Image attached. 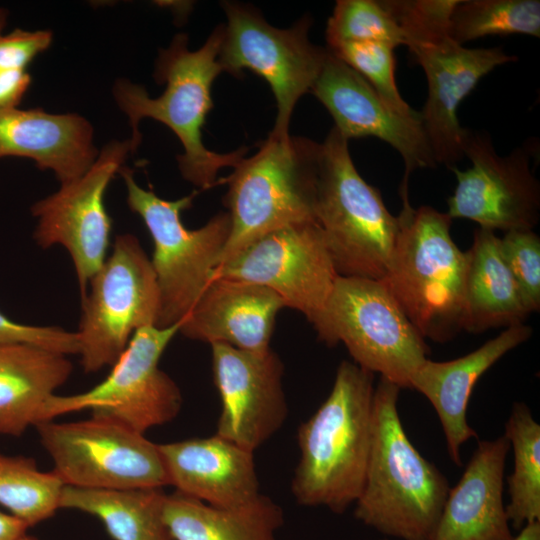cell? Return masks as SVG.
Returning <instances> with one entry per match:
<instances>
[{
	"label": "cell",
	"mask_w": 540,
	"mask_h": 540,
	"mask_svg": "<svg viewBox=\"0 0 540 540\" xmlns=\"http://www.w3.org/2000/svg\"><path fill=\"white\" fill-rule=\"evenodd\" d=\"M224 36V24L217 26L198 50L188 49L186 34H177L168 48L161 50L156 61L154 77L166 84L157 98L148 95L141 85L126 79L116 82L113 93L119 108L129 118L130 139L135 151L141 141L138 125L143 118L155 119L177 136L184 152L177 157L181 175L201 190L219 183L218 172L234 168L247 153L242 147L220 154L209 150L202 141V127L213 108L211 87L224 72L219 54Z\"/></svg>",
	"instance_id": "6da1fadb"
},
{
	"label": "cell",
	"mask_w": 540,
	"mask_h": 540,
	"mask_svg": "<svg viewBox=\"0 0 540 540\" xmlns=\"http://www.w3.org/2000/svg\"><path fill=\"white\" fill-rule=\"evenodd\" d=\"M400 387L380 377L365 481L355 517L402 540H432L450 490L442 472L408 438L399 417Z\"/></svg>",
	"instance_id": "7a4b0ae2"
},
{
	"label": "cell",
	"mask_w": 540,
	"mask_h": 540,
	"mask_svg": "<svg viewBox=\"0 0 540 540\" xmlns=\"http://www.w3.org/2000/svg\"><path fill=\"white\" fill-rule=\"evenodd\" d=\"M373 375L342 361L330 394L299 426L291 490L300 505L343 513L360 496L372 443Z\"/></svg>",
	"instance_id": "3957f363"
},
{
	"label": "cell",
	"mask_w": 540,
	"mask_h": 540,
	"mask_svg": "<svg viewBox=\"0 0 540 540\" xmlns=\"http://www.w3.org/2000/svg\"><path fill=\"white\" fill-rule=\"evenodd\" d=\"M404 34V46L423 69L428 85L421 122L436 165L449 169L464 157L465 128L458 108L496 67L516 61L501 47L467 48L449 33L459 0H382Z\"/></svg>",
	"instance_id": "277c9868"
},
{
	"label": "cell",
	"mask_w": 540,
	"mask_h": 540,
	"mask_svg": "<svg viewBox=\"0 0 540 540\" xmlns=\"http://www.w3.org/2000/svg\"><path fill=\"white\" fill-rule=\"evenodd\" d=\"M399 232L380 279L420 335L446 343L463 331L466 253L452 218L431 206L402 208Z\"/></svg>",
	"instance_id": "5b68a950"
},
{
	"label": "cell",
	"mask_w": 540,
	"mask_h": 540,
	"mask_svg": "<svg viewBox=\"0 0 540 540\" xmlns=\"http://www.w3.org/2000/svg\"><path fill=\"white\" fill-rule=\"evenodd\" d=\"M320 155L321 143L311 139L268 136L256 154L222 179L228 184L224 205L231 229L218 266L271 231L316 221Z\"/></svg>",
	"instance_id": "8992f818"
},
{
	"label": "cell",
	"mask_w": 540,
	"mask_h": 540,
	"mask_svg": "<svg viewBox=\"0 0 540 540\" xmlns=\"http://www.w3.org/2000/svg\"><path fill=\"white\" fill-rule=\"evenodd\" d=\"M315 217L339 276H384L399 219L389 212L380 191L361 177L348 140L334 127L321 143Z\"/></svg>",
	"instance_id": "52a82bcc"
},
{
	"label": "cell",
	"mask_w": 540,
	"mask_h": 540,
	"mask_svg": "<svg viewBox=\"0 0 540 540\" xmlns=\"http://www.w3.org/2000/svg\"><path fill=\"white\" fill-rule=\"evenodd\" d=\"M119 172L127 188L128 206L142 218L153 241L151 264L160 296L156 327L180 325L213 279L230 234V216L219 212L202 227L188 229L181 214L192 205L197 190L177 200H165L140 187L129 168Z\"/></svg>",
	"instance_id": "ba28073f"
},
{
	"label": "cell",
	"mask_w": 540,
	"mask_h": 540,
	"mask_svg": "<svg viewBox=\"0 0 540 540\" xmlns=\"http://www.w3.org/2000/svg\"><path fill=\"white\" fill-rule=\"evenodd\" d=\"M314 329L320 341L342 342L355 364L400 388L410 389L430 353L381 280L339 276Z\"/></svg>",
	"instance_id": "9c48e42d"
},
{
	"label": "cell",
	"mask_w": 540,
	"mask_h": 540,
	"mask_svg": "<svg viewBox=\"0 0 540 540\" xmlns=\"http://www.w3.org/2000/svg\"><path fill=\"white\" fill-rule=\"evenodd\" d=\"M89 285L82 297L78 354L83 370L94 373L116 363L137 329L157 326L160 296L151 260L131 234L116 236Z\"/></svg>",
	"instance_id": "30bf717a"
},
{
	"label": "cell",
	"mask_w": 540,
	"mask_h": 540,
	"mask_svg": "<svg viewBox=\"0 0 540 540\" xmlns=\"http://www.w3.org/2000/svg\"><path fill=\"white\" fill-rule=\"evenodd\" d=\"M34 427L64 486L126 490L169 485L158 444L119 421L92 415Z\"/></svg>",
	"instance_id": "8fae6325"
},
{
	"label": "cell",
	"mask_w": 540,
	"mask_h": 540,
	"mask_svg": "<svg viewBox=\"0 0 540 540\" xmlns=\"http://www.w3.org/2000/svg\"><path fill=\"white\" fill-rule=\"evenodd\" d=\"M227 17L219 62L235 77L249 69L264 78L275 96L277 116L269 136L289 137V123L298 100L317 80L328 50L313 44L308 32L312 24L304 16L292 27L270 25L254 7L225 1Z\"/></svg>",
	"instance_id": "7c38bea8"
},
{
	"label": "cell",
	"mask_w": 540,
	"mask_h": 540,
	"mask_svg": "<svg viewBox=\"0 0 540 540\" xmlns=\"http://www.w3.org/2000/svg\"><path fill=\"white\" fill-rule=\"evenodd\" d=\"M179 326L137 329L102 382L83 393L55 394L44 407L42 421L90 410L92 415L112 418L144 434L173 420L181 410L182 394L159 368V361Z\"/></svg>",
	"instance_id": "4fadbf2b"
},
{
	"label": "cell",
	"mask_w": 540,
	"mask_h": 540,
	"mask_svg": "<svg viewBox=\"0 0 540 540\" xmlns=\"http://www.w3.org/2000/svg\"><path fill=\"white\" fill-rule=\"evenodd\" d=\"M242 280L276 293L286 307L319 322L339 277L317 221L271 231L219 265L213 278Z\"/></svg>",
	"instance_id": "5bb4252c"
},
{
	"label": "cell",
	"mask_w": 540,
	"mask_h": 540,
	"mask_svg": "<svg viewBox=\"0 0 540 540\" xmlns=\"http://www.w3.org/2000/svg\"><path fill=\"white\" fill-rule=\"evenodd\" d=\"M132 152L130 139L108 143L85 174L62 183L57 192L31 208L38 218L34 239L42 248L56 244L66 248L74 264L81 298L107 258L112 220L104 205L105 191Z\"/></svg>",
	"instance_id": "9a60e30c"
},
{
	"label": "cell",
	"mask_w": 540,
	"mask_h": 540,
	"mask_svg": "<svg viewBox=\"0 0 540 540\" xmlns=\"http://www.w3.org/2000/svg\"><path fill=\"white\" fill-rule=\"evenodd\" d=\"M464 157L471 167H453L457 184L447 214L492 231L532 230L540 218V184L528 148L500 155L488 132L465 128Z\"/></svg>",
	"instance_id": "2e32d148"
},
{
	"label": "cell",
	"mask_w": 540,
	"mask_h": 540,
	"mask_svg": "<svg viewBox=\"0 0 540 540\" xmlns=\"http://www.w3.org/2000/svg\"><path fill=\"white\" fill-rule=\"evenodd\" d=\"M211 353L221 401L216 435L254 452L287 418L284 365L271 349L250 352L216 343Z\"/></svg>",
	"instance_id": "e0dca14e"
},
{
	"label": "cell",
	"mask_w": 540,
	"mask_h": 540,
	"mask_svg": "<svg viewBox=\"0 0 540 540\" xmlns=\"http://www.w3.org/2000/svg\"><path fill=\"white\" fill-rule=\"evenodd\" d=\"M310 92L331 114L334 128L345 139L376 137L400 154L405 165L400 186L402 207L410 206L411 173L437 166L421 117H404L392 111L362 76L329 51Z\"/></svg>",
	"instance_id": "ac0fdd59"
},
{
	"label": "cell",
	"mask_w": 540,
	"mask_h": 540,
	"mask_svg": "<svg viewBox=\"0 0 540 540\" xmlns=\"http://www.w3.org/2000/svg\"><path fill=\"white\" fill-rule=\"evenodd\" d=\"M284 307L283 300L264 286L215 277L180 323L179 332L210 345L265 352L271 349L275 319Z\"/></svg>",
	"instance_id": "d6986e66"
},
{
	"label": "cell",
	"mask_w": 540,
	"mask_h": 540,
	"mask_svg": "<svg viewBox=\"0 0 540 540\" xmlns=\"http://www.w3.org/2000/svg\"><path fill=\"white\" fill-rule=\"evenodd\" d=\"M169 485L216 507H236L259 494L254 452L218 435L158 444Z\"/></svg>",
	"instance_id": "ffe728a7"
},
{
	"label": "cell",
	"mask_w": 540,
	"mask_h": 540,
	"mask_svg": "<svg viewBox=\"0 0 540 540\" xmlns=\"http://www.w3.org/2000/svg\"><path fill=\"white\" fill-rule=\"evenodd\" d=\"M532 328L519 324L506 328L476 350L449 361L426 359L414 372L410 389L424 395L440 420L447 452L457 466L462 465L460 448L476 431L467 421V407L480 377L506 353L527 341Z\"/></svg>",
	"instance_id": "44dd1931"
},
{
	"label": "cell",
	"mask_w": 540,
	"mask_h": 540,
	"mask_svg": "<svg viewBox=\"0 0 540 540\" xmlns=\"http://www.w3.org/2000/svg\"><path fill=\"white\" fill-rule=\"evenodd\" d=\"M510 449L503 435L478 440L458 483L450 488L432 540H511L503 502Z\"/></svg>",
	"instance_id": "7402d4cb"
},
{
	"label": "cell",
	"mask_w": 540,
	"mask_h": 540,
	"mask_svg": "<svg viewBox=\"0 0 540 540\" xmlns=\"http://www.w3.org/2000/svg\"><path fill=\"white\" fill-rule=\"evenodd\" d=\"M30 158L67 183L85 174L98 151L92 125L78 114H51L42 109L0 110V158Z\"/></svg>",
	"instance_id": "603a6c76"
},
{
	"label": "cell",
	"mask_w": 540,
	"mask_h": 540,
	"mask_svg": "<svg viewBox=\"0 0 540 540\" xmlns=\"http://www.w3.org/2000/svg\"><path fill=\"white\" fill-rule=\"evenodd\" d=\"M66 355L26 344L0 345V434L21 436L72 372Z\"/></svg>",
	"instance_id": "cb8c5ba5"
},
{
	"label": "cell",
	"mask_w": 540,
	"mask_h": 540,
	"mask_svg": "<svg viewBox=\"0 0 540 540\" xmlns=\"http://www.w3.org/2000/svg\"><path fill=\"white\" fill-rule=\"evenodd\" d=\"M466 253L463 331L524 324L531 314L500 249L494 231L479 227Z\"/></svg>",
	"instance_id": "d4e9b609"
},
{
	"label": "cell",
	"mask_w": 540,
	"mask_h": 540,
	"mask_svg": "<svg viewBox=\"0 0 540 540\" xmlns=\"http://www.w3.org/2000/svg\"><path fill=\"white\" fill-rule=\"evenodd\" d=\"M163 520L172 540H277L281 507L259 494L236 507H216L178 491L165 495Z\"/></svg>",
	"instance_id": "484cf974"
},
{
	"label": "cell",
	"mask_w": 540,
	"mask_h": 540,
	"mask_svg": "<svg viewBox=\"0 0 540 540\" xmlns=\"http://www.w3.org/2000/svg\"><path fill=\"white\" fill-rule=\"evenodd\" d=\"M161 488L101 490L64 486L60 508L97 517L114 540H172Z\"/></svg>",
	"instance_id": "4316f807"
},
{
	"label": "cell",
	"mask_w": 540,
	"mask_h": 540,
	"mask_svg": "<svg viewBox=\"0 0 540 540\" xmlns=\"http://www.w3.org/2000/svg\"><path fill=\"white\" fill-rule=\"evenodd\" d=\"M504 436L512 446L514 470L507 478L508 521L516 530L540 521V425L530 408L515 402L505 423Z\"/></svg>",
	"instance_id": "83f0119b"
},
{
	"label": "cell",
	"mask_w": 540,
	"mask_h": 540,
	"mask_svg": "<svg viewBox=\"0 0 540 540\" xmlns=\"http://www.w3.org/2000/svg\"><path fill=\"white\" fill-rule=\"evenodd\" d=\"M63 482L54 472H44L29 457L0 452V505L32 527L60 509Z\"/></svg>",
	"instance_id": "f1b7e54d"
},
{
	"label": "cell",
	"mask_w": 540,
	"mask_h": 540,
	"mask_svg": "<svg viewBox=\"0 0 540 540\" xmlns=\"http://www.w3.org/2000/svg\"><path fill=\"white\" fill-rule=\"evenodd\" d=\"M450 36L459 44L486 36L540 37L539 0H459L450 17Z\"/></svg>",
	"instance_id": "f546056e"
},
{
	"label": "cell",
	"mask_w": 540,
	"mask_h": 540,
	"mask_svg": "<svg viewBox=\"0 0 540 540\" xmlns=\"http://www.w3.org/2000/svg\"><path fill=\"white\" fill-rule=\"evenodd\" d=\"M327 48L344 43L404 45V34L381 1L338 0L326 26Z\"/></svg>",
	"instance_id": "4dcf8cb0"
},
{
	"label": "cell",
	"mask_w": 540,
	"mask_h": 540,
	"mask_svg": "<svg viewBox=\"0 0 540 540\" xmlns=\"http://www.w3.org/2000/svg\"><path fill=\"white\" fill-rule=\"evenodd\" d=\"M395 47L385 42L344 43L327 50L362 76L382 101L404 117H418L401 96L395 81Z\"/></svg>",
	"instance_id": "1f68e13d"
},
{
	"label": "cell",
	"mask_w": 540,
	"mask_h": 540,
	"mask_svg": "<svg viewBox=\"0 0 540 540\" xmlns=\"http://www.w3.org/2000/svg\"><path fill=\"white\" fill-rule=\"evenodd\" d=\"M502 256L530 313L540 309V238L533 230H512L500 238Z\"/></svg>",
	"instance_id": "d6a6232c"
},
{
	"label": "cell",
	"mask_w": 540,
	"mask_h": 540,
	"mask_svg": "<svg viewBox=\"0 0 540 540\" xmlns=\"http://www.w3.org/2000/svg\"><path fill=\"white\" fill-rule=\"evenodd\" d=\"M26 344L63 355L79 353L77 332L56 326H32L16 323L0 312V345Z\"/></svg>",
	"instance_id": "836d02e7"
},
{
	"label": "cell",
	"mask_w": 540,
	"mask_h": 540,
	"mask_svg": "<svg viewBox=\"0 0 540 540\" xmlns=\"http://www.w3.org/2000/svg\"><path fill=\"white\" fill-rule=\"evenodd\" d=\"M52 42V33L47 30L0 34V70H25L29 63L45 51Z\"/></svg>",
	"instance_id": "e575fe53"
},
{
	"label": "cell",
	"mask_w": 540,
	"mask_h": 540,
	"mask_svg": "<svg viewBox=\"0 0 540 540\" xmlns=\"http://www.w3.org/2000/svg\"><path fill=\"white\" fill-rule=\"evenodd\" d=\"M30 83L25 70H0V110L17 108Z\"/></svg>",
	"instance_id": "d590c367"
},
{
	"label": "cell",
	"mask_w": 540,
	"mask_h": 540,
	"mask_svg": "<svg viewBox=\"0 0 540 540\" xmlns=\"http://www.w3.org/2000/svg\"><path fill=\"white\" fill-rule=\"evenodd\" d=\"M29 527L11 514L0 511V540H17Z\"/></svg>",
	"instance_id": "8d00e7d4"
},
{
	"label": "cell",
	"mask_w": 540,
	"mask_h": 540,
	"mask_svg": "<svg viewBox=\"0 0 540 540\" xmlns=\"http://www.w3.org/2000/svg\"><path fill=\"white\" fill-rule=\"evenodd\" d=\"M511 540H540V521L528 523Z\"/></svg>",
	"instance_id": "74e56055"
},
{
	"label": "cell",
	"mask_w": 540,
	"mask_h": 540,
	"mask_svg": "<svg viewBox=\"0 0 540 540\" xmlns=\"http://www.w3.org/2000/svg\"><path fill=\"white\" fill-rule=\"evenodd\" d=\"M7 20V11L4 9H0V33L4 26L6 25Z\"/></svg>",
	"instance_id": "f35d334b"
},
{
	"label": "cell",
	"mask_w": 540,
	"mask_h": 540,
	"mask_svg": "<svg viewBox=\"0 0 540 540\" xmlns=\"http://www.w3.org/2000/svg\"><path fill=\"white\" fill-rule=\"evenodd\" d=\"M17 540H38V539H36V538H34V537H32V536H29V535L25 534V535L21 536V537H20L19 539H17Z\"/></svg>",
	"instance_id": "ab89813d"
},
{
	"label": "cell",
	"mask_w": 540,
	"mask_h": 540,
	"mask_svg": "<svg viewBox=\"0 0 540 540\" xmlns=\"http://www.w3.org/2000/svg\"><path fill=\"white\" fill-rule=\"evenodd\" d=\"M382 540H388V539H382Z\"/></svg>",
	"instance_id": "60d3db41"
}]
</instances>
